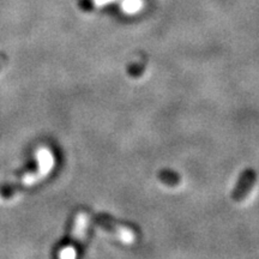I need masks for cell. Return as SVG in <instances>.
<instances>
[{
    "label": "cell",
    "mask_w": 259,
    "mask_h": 259,
    "mask_svg": "<svg viewBox=\"0 0 259 259\" xmlns=\"http://www.w3.org/2000/svg\"><path fill=\"white\" fill-rule=\"evenodd\" d=\"M142 8L141 0H125L122 3V9L126 12H137Z\"/></svg>",
    "instance_id": "cell-6"
},
{
    "label": "cell",
    "mask_w": 259,
    "mask_h": 259,
    "mask_svg": "<svg viewBox=\"0 0 259 259\" xmlns=\"http://www.w3.org/2000/svg\"><path fill=\"white\" fill-rule=\"evenodd\" d=\"M36 158H37V170L35 171V173L37 174L38 179L42 180L44 178H46L48 174L51 173L52 169H53L54 157L48 149L41 148L40 150H37Z\"/></svg>",
    "instance_id": "cell-3"
},
{
    "label": "cell",
    "mask_w": 259,
    "mask_h": 259,
    "mask_svg": "<svg viewBox=\"0 0 259 259\" xmlns=\"http://www.w3.org/2000/svg\"><path fill=\"white\" fill-rule=\"evenodd\" d=\"M94 221L101 227V228L105 229V231L112 233V234L115 235L116 238L120 239V240L122 242H125V244H131V242L134 241V233L130 231V229L125 228V227H122L121 225H119V223L114 222L109 218H107V216L97 215L94 218Z\"/></svg>",
    "instance_id": "cell-1"
},
{
    "label": "cell",
    "mask_w": 259,
    "mask_h": 259,
    "mask_svg": "<svg viewBox=\"0 0 259 259\" xmlns=\"http://www.w3.org/2000/svg\"><path fill=\"white\" fill-rule=\"evenodd\" d=\"M76 250H74L73 247H64L59 253V257L63 259H72L76 257Z\"/></svg>",
    "instance_id": "cell-7"
},
{
    "label": "cell",
    "mask_w": 259,
    "mask_h": 259,
    "mask_svg": "<svg viewBox=\"0 0 259 259\" xmlns=\"http://www.w3.org/2000/svg\"><path fill=\"white\" fill-rule=\"evenodd\" d=\"M255 179H257V177H255L254 170L246 169L244 173L241 174L235 189L233 190L232 199L234 200V202H242V200L248 196V193L251 192L252 187H253L255 183Z\"/></svg>",
    "instance_id": "cell-2"
},
{
    "label": "cell",
    "mask_w": 259,
    "mask_h": 259,
    "mask_svg": "<svg viewBox=\"0 0 259 259\" xmlns=\"http://www.w3.org/2000/svg\"><path fill=\"white\" fill-rule=\"evenodd\" d=\"M160 179L163 181L164 184H168V185H177L179 183V177L177 176L174 171H169V170H162L158 174Z\"/></svg>",
    "instance_id": "cell-5"
},
{
    "label": "cell",
    "mask_w": 259,
    "mask_h": 259,
    "mask_svg": "<svg viewBox=\"0 0 259 259\" xmlns=\"http://www.w3.org/2000/svg\"><path fill=\"white\" fill-rule=\"evenodd\" d=\"M88 215L85 212L77 213L76 219H74V225L72 228V235H71V240L74 244H79L83 240L84 234H85L87 227H88Z\"/></svg>",
    "instance_id": "cell-4"
},
{
    "label": "cell",
    "mask_w": 259,
    "mask_h": 259,
    "mask_svg": "<svg viewBox=\"0 0 259 259\" xmlns=\"http://www.w3.org/2000/svg\"><path fill=\"white\" fill-rule=\"evenodd\" d=\"M93 2H94V5L102 6V5H106V4H108V3L113 2V0H93Z\"/></svg>",
    "instance_id": "cell-8"
}]
</instances>
